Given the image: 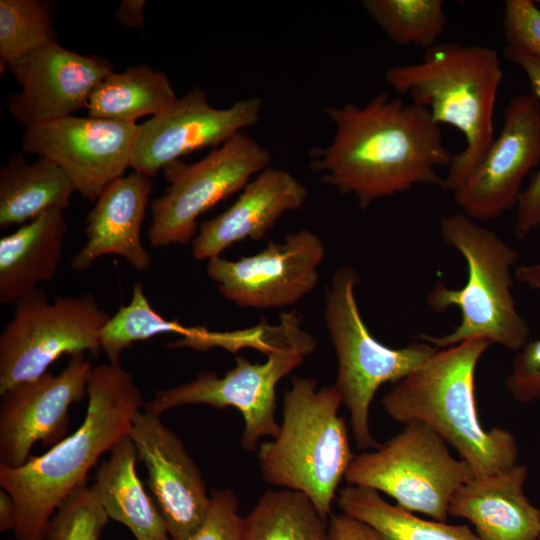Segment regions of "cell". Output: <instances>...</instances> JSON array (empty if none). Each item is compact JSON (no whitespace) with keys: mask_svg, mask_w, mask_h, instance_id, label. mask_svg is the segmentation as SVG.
Wrapping results in <instances>:
<instances>
[{"mask_svg":"<svg viewBox=\"0 0 540 540\" xmlns=\"http://www.w3.org/2000/svg\"><path fill=\"white\" fill-rule=\"evenodd\" d=\"M335 127L331 142L311 152L320 182L351 194L362 209L416 185L444 188L438 167L453 155L429 111L381 93L359 106L324 108Z\"/></svg>","mask_w":540,"mask_h":540,"instance_id":"6da1fadb","label":"cell"},{"mask_svg":"<svg viewBox=\"0 0 540 540\" xmlns=\"http://www.w3.org/2000/svg\"><path fill=\"white\" fill-rule=\"evenodd\" d=\"M87 411L79 428L45 453L11 468L0 464V486L16 507L17 540H45L48 523L66 497L86 483L100 456L128 435L144 407L132 373L120 363L93 367Z\"/></svg>","mask_w":540,"mask_h":540,"instance_id":"7a4b0ae2","label":"cell"},{"mask_svg":"<svg viewBox=\"0 0 540 540\" xmlns=\"http://www.w3.org/2000/svg\"><path fill=\"white\" fill-rule=\"evenodd\" d=\"M491 343L472 339L438 349L421 367L392 384L383 396L388 416L401 424L419 421L434 430L472 468L475 477L517 464L514 435L484 429L475 404V370Z\"/></svg>","mask_w":540,"mask_h":540,"instance_id":"3957f363","label":"cell"},{"mask_svg":"<svg viewBox=\"0 0 540 540\" xmlns=\"http://www.w3.org/2000/svg\"><path fill=\"white\" fill-rule=\"evenodd\" d=\"M503 76L497 50L459 42L437 43L425 51L420 63L386 71L384 78L392 89L426 108L439 125L457 128L466 140L448 166L444 189L453 192L461 186L492 145Z\"/></svg>","mask_w":540,"mask_h":540,"instance_id":"277c9868","label":"cell"},{"mask_svg":"<svg viewBox=\"0 0 540 540\" xmlns=\"http://www.w3.org/2000/svg\"><path fill=\"white\" fill-rule=\"evenodd\" d=\"M341 404L334 384L318 389L315 379L293 377L279 432L258 448L264 480L305 494L326 521L355 457L345 419L338 414Z\"/></svg>","mask_w":540,"mask_h":540,"instance_id":"5b68a950","label":"cell"},{"mask_svg":"<svg viewBox=\"0 0 540 540\" xmlns=\"http://www.w3.org/2000/svg\"><path fill=\"white\" fill-rule=\"evenodd\" d=\"M439 228L445 244L464 257L467 281L461 289L438 282L428 294L427 303L435 312L457 307L461 320L450 333H423L417 339L438 349L484 339L519 351L528 341L530 327L519 314L511 290V269L518 260L517 250L464 213L443 217Z\"/></svg>","mask_w":540,"mask_h":540,"instance_id":"8992f818","label":"cell"},{"mask_svg":"<svg viewBox=\"0 0 540 540\" xmlns=\"http://www.w3.org/2000/svg\"><path fill=\"white\" fill-rule=\"evenodd\" d=\"M358 281L351 267L335 271L326 287L324 320L338 360L334 385L349 412L356 446L368 451L380 445L369 426V410L378 389L417 370L438 348L419 339L403 348H390L375 339L355 299Z\"/></svg>","mask_w":540,"mask_h":540,"instance_id":"52a82bcc","label":"cell"},{"mask_svg":"<svg viewBox=\"0 0 540 540\" xmlns=\"http://www.w3.org/2000/svg\"><path fill=\"white\" fill-rule=\"evenodd\" d=\"M300 322L295 311L281 314L275 346L264 363L237 356L235 366L221 377L215 372L201 373L187 383L156 391L144 404V411L161 416L169 409L190 404L234 407L244 420L242 447L255 450L261 438L273 439L279 432L275 419L278 382L316 348L315 338L302 329Z\"/></svg>","mask_w":540,"mask_h":540,"instance_id":"ba28073f","label":"cell"},{"mask_svg":"<svg viewBox=\"0 0 540 540\" xmlns=\"http://www.w3.org/2000/svg\"><path fill=\"white\" fill-rule=\"evenodd\" d=\"M474 477L442 437L414 421L384 444L355 456L344 479L348 485L382 492L408 511L446 522L454 493Z\"/></svg>","mask_w":540,"mask_h":540,"instance_id":"9c48e42d","label":"cell"},{"mask_svg":"<svg viewBox=\"0 0 540 540\" xmlns=\"http://www.w3.org/2000/svg\"><path fill=\"white\" fill-rule=\"evenodd\" d=\"M110 317L90 293L50 301L37 289L17 301L0 335V395L44 375L62 355H97Z\"/></svg>","mask_w":540,"mask_h":540,"instance_id":"30bf717a","label":"cell"},{"mask_svg":"<svg viewBox=\"0 0 540 540\" xmlns=\"http://www.w3.org/2000/svg\"><path fill=\"white\" fill-rule=\"evenodd\" d=\"M271 162L269 150L244 131L195 163L177 160L166 166L163 173L169 185L151 203V246L192 242L199 230L198 218L242 190L253 176L271 167Z\"/></svg>","mask_w":540,"mask_h":540,"instance_id":"8fae6325","label":"cell"},{"mask_svg":"<svg viewBox=\"0 0 540 540\" xmlns=\"http://www.w3.org/2000/svg\"><path fill=\"white\" fill-rule=\"evenodd\" d=\"M325 246L318 235L301 229L269 242L256 254L237 260H208V277L229 301L258 310L283 308L311 293L319 281Z\"/></svg>","mask_w":540,"mask_h":540,"instance_id":"7c38bea8","label":"cell"},{"mask_svg":"<svg viewBox=\"0 0 540 540\" xmlns=\"http://www.w3.org/2000/svg\"><path fill=\"white\" fill-rule=\"evenodd\" d=\"M136 123L67 116L26 128L23 149L59 166L76 192L95 203L130 167Z\"/></svg>","mask_w":540,"mask_h":540,"instance_id":"4fadbf2b","label":"cell"},{"mask_svg":"<svg viewBox=\"0 0 540 540\" xmlns=\"http://www.w3.org/2000/svg\"><path fill=\"white\" fill-rule=\"evenodd\" d=\"M263 101L249 97L226 108L209 104L196 87L164 112L138 125L130 167L150 178L193 151L219 147L260 120Z\"/></svg>","mask_w":540,"mask_h":540,"instance_id":"5bb4252c","label":"cell"},{"mask_svg":"<svg viewBox=\"0 0 540 540\" xmlns=\"http://www.w3.org/2000/svg\"><path fill=\"white\" fill-rule=\"evenodd\" d=\"M540 163V101L517 95L503 111L502 127L454 200L473 220H490L518 204L525 176Z\"/></svg>","mask_w":540,"mask_h":540,"instance_id":"9a60e30c","label":"cell"},{"mask_svg":"<svg viewBox=\"0 0 540 540\" xmlns=\"http://www.w3.org/2000/svg\"><path fill=\"white\" fill-rule=\"evenodd\" d=\"M92 369L83 353L75 354L59 374L47 372L1 395L0 464L19 467L36 442L52 447L64 439L69 409L87 396Z\"/></svg>","mask_w":540,"mask_h":540,"instance_id":"2e32d148","label":"cell"},{"mask_svg":"<svg viewBox=\"0 0 540 540\" xmlns=\"http://www.w3.org/2000/svg\"><path fill=\"white\" fill-rule=\"evenodd\" d=\"M147 471V482L171 540H189L210 505L201 472L160 416L139 411L128 433Z\"/></svg>","mask_w":540,"mask_h":540,"instance_id":"e0dca14e","label":"cell"},{"mask_svg":"<svg viewBox=\"0 0 540 540\" xmlns=\"http://www.w3.org/2000/svg\"><path fill=\"white\" fill-rule=\"evenodd\" d=\"M21 85L8 98L12 117L26 128L71 116L113 72L109 60L83 56L52 42L7 68Z\"/></svg>","mask_w":540,"mask_h":540,"instance_id":"ac0fdd59","label":"cell"},{"mask_svg":"<svg viewBox=\"0 0 540 540\" xmlns=\"http://www.w3.org/2000/svg\"><path fill=\"white\" fill-rule=\"evenodd\" d=\"M307 197L306 186L290 172L273 167L263 170L228 209L201 223L192 241L193 257L208 261L235 243L263 239L286 212L301 208Z\"/></svg>","mask_w":540,"mask_h":540,"instance_id":"d6986e66","label":"cell"},{"mask_svg":"<svg viewBox=\"0 0 540 540\" xmlns=\"http://www.w3.org/2000/svg\"><path fill=\"white\" fill-rule=\"evenodd\" d=\"M152 190L151 178L136 171L108 185L86 218L87 241L73 256L72 268L84 271L102 256L118 255L134 269L147 270L151 258L141 229Z\"/></svg>","mask_w":540,"mask_h":540,"instance_id":"ffe728a7","label":"cell"},{"mask_svg":"<svg viewBox=\"0 0 540 540\" xmlns=\"http://www.w3.org/2000/svg\"><path fill=\"white\" fill-rule=\"evenodd\" d=\"M523 464L474 477L454 493L449 515L467 519L481 540H538L540 509L524 493Z\"/></svg>","mask_w":540,"mask_h":540,"instance_id":"44dd1931","label":"cell"},{"mask_svg":"<svg viewBox=\"0 0 540 540\" xmlns=\"http://www.w3.org/2000/svg\"><path fill=\"white\" fill-rule=\"evenodd\" d=\"M68 229L63 209H49L0 239V302L16 303L54 278Z\"/></svg>","mask_w":540,"mask_h":540,"instance_id":"7402d4cb","label":"cell"},{"mask_svg":"<svg viewBox=\"0 0 540 540\" xmlns=\"http://www.w3.org/2000/svg\"><path fill=\"white\" fill-rule=\"evenodd\" d=\"M138 457L129 435L124 436L101 462L93 484L109 516L136 540H171L164 518L136 472Z\"/></svg>","mask_w":540,"mask_h":540,"instance_id":"603a6c76","label":"cell"},{"mask_svg":"<svg viewBox=\"0 0 540 540\" xmlns=\"http://www.w3.org/2000/svg\"><path fill=\"white\" fill-rule=\"evenodd\" d=\"M74 192L69 176L52 161L27 163L11 156L0 170V227L29 222L52 208L64 210Z\"/></svg>","mask_w":540,"mask_h":540,"instance_id":"cb8c5ba5","label":"cell"},{"mask_svg":"<svg viewBox=\"0 0 540 540\" xmlns=\"http://www.w3.org/2000/svg\"><path fill=\"white\" fill-rule=\"evenodd\" d=\"M176 99L166 74L140 64L108 74L94 88L85 107L90 117L135 123L140 117L164 112Z\"/></svg>","mask_w":540,"mask_h":540,"instance_id":"d4e9b609","label":"cell"},{"mask_svg":"<svg viewBox=\"0 0 540 540\" xmlns=\"http://www.w3.org/2000/svg\"><path fill=\"white\" fill-rule=\"evenodd\" d=\"M337 504L342 513L369 525L384 540H481L467 525L422 519L370 488L347 485L339 489Z\"/></svg>","mask_w":540,"mask_h":540,"instance_id":"484cf974","label":"cell"},{"mask_svg":"<svg viewBox=\"0 0 540 540\" xmlns=\"http://www.w3.org/2000/svg\"><path fill=\"white\" fill-rule=\"evenodd\" d=\"M242 540H328L327 521L305 494L269 490L243 518Z\"/></svg>","mask_w":540,"mask_h":540,"instance_id":"4316f807","label":"cell"},{"mask_svg":"<svg viewBox=\"0 0 540 540\" xmlns=\"http://www.w3.org/2000/svg\"><path fill=\"white\" fill-rule=\"evenodd\" d=\"M204 329L202 326H185L161 316L145 296L142 283L136 282L129 304L121 306L102 328L100 346L110 363H119L122 352L136 342L174 333L181 336L174 341L175 345H180L199 337Z\"/></svg>","mask_w":540,"mask_h":540,"instance_id":"83f0119b","label":"cell"},{"mask_svg":"<svg viewBox=\"0 0 540 540\" xmlns=\"http://www.w3.org/2000/svg\"><path fill=\"white\" fill-rule=\"evenodd\" d=\"M442 0H364L362 7L387 38L426 50L437 44L447 18Z\"/></svg>","mask_w":540,"mask_h":540,"instance_id":"f1b7e54d","label":"cell"},{"mask_svg":"<svg viewBox=\"0 0 540 540\" xmlns=\"http://www.w3.org/2000/svg\"><path fill=\"white\" fill-rule=\"evenodd\" d=\"M52 42L56 39L48 4L39 0L0 1L2 70Z\"/></svg>","mask_w":540,"mask_h":540,"instance_id":"f546056e","label":"cell"},{"mask_svg":"<svg viewBox=\"0 0 540 540\" xmlns=\"http://www.w3.org/2000/svg\"><path fill=\"white\" fill-rule=\"evenodd\" d=\"M109 519L94 486L85 483L57 508L48 523L45 540H100Z\"/></svg>","mask_w":540,"mask_h":540,"instance_id":"4dcf8cb0","label":"cell"},{"mask_svg":"<svg viewBox=\"0 0 540 540\" xmlns=\"http://www.w3.org/2000/svg\"><path fill=\"white\" fill-rule=\"evenodd\" d=\"M515 277L521 283L540 291V264L517 267ZM505 385L516 402L527 404L540 399V338L527 341L518 351Z\"/></svg>","mask_w":540,"mask_h":540,"instance_id":"1f68e13d","label":"cell"},{"mask_svg":"<svg viewBox=\"0 0 540 540\" xmlns=\"http://www.w3.org/2000/svg\"><path fill=\"white\" fill-rule=\"evenodd\" d=\"M504 58L525 72L530 83L531 94L540 101V58L520 50L505 47ZM540 227V170L534 173L529 184L522 190L515 220V236L524 239Z\"/></svg>","mask_w":540,"mask_h":540,"instance_id":"d6a6232c","label":"cell"},{"mask_svg":"<svg viewBox=\"0 0 540 540\" xmlns=\"http://www.w3.org/2000/svg\"><path fill=\"white\" fill-rule=\"evenodd\" d=\"M242 536L243 517L235 493L212 489L207 513L189 540H242Z\"/></svg>","mask_w":540,"mask_h":540,"instance_id":"836d02e7","label":"cell"},{"mask_svg":"<svg viewBox=\"0 0 540 540\" xmlns=\"http://www.w3.org/2000/svg\"><path fill=\"white\" fill-rule=\"evenodd\" d=\"M506 46L540 58V8L532 0H507L503 12Z\"/></svg>","mask_w":540,"mask_h":540,"instance_id":"e575fe53","label":"cell"},{"mask_svg":"<svg viewBox=\"0 0 540 540\" xmlns=\"http://www.w3.org/2000/svg\"><path fill=\"white\" fill-rule=\"evenodd\" d=\"M328 540H384L369 525L345 514H331L327 521Z\"/></svg>","mask_w":540,"mask_h":540,"instance_id":"d590c367","label":"cell"},{"mask_svg":"<svg viewBox=\"0 0 540 540\" xmlns=\"http://www.w3.org/2000/svg\"><path fill=\"white\" fill-rule=\"evenodd\" d=\"M145 3L144 0H123L114 12L116 20L126 27H141Z\"/></svg>","mask_w":540,"mask_h":540,"instance_id":"8d00e7d4","label":"cell"},{"mask_svg":"<svg viewBox=\"0 0 540 540\" xmlns=\"http://www.w3.org/2000/svg\"><path fill=\"white\" fill-rule=\"evenodd\" d=\"M16 525V507L11 495L0 491V531H14Z\"/></svg>","mask_w":540,"mask_h":540,"instance_id":"74e56055","label":"cell"},{"mask_svg":"<svg viewBox=\"0 0 540 540\" xmlns=\"http://www.w3.org/2000/svg\"><path fill=\"white\" fill-rule=\"evenodd\" d=\"M536 3H537V5H538V6H539V8H540V0H539V1H537Z\"/></svg>","mask_w":540,"mask_h":540,"instance_id":"f35d334b","label":"cell"},{"mask_svg":"<svg viewBox=\"0 0 540 540\" xmlns=\"http://www.w3.org/2000/svg\"><path fill=\"white\" fill-rule=\"evenodd\" d=\"M538 540H540V538Z\"/></svg>","mask_w":540,"mask_h":540,"instance_id":"ab89813d","label":"cell"},{"mask_svg":"<svg viewBox=\"0 0 540 540\" xmlns=\"http://www.w3.org/2000/svg\"><path fill=\"white\" fill-rule=\"evenodd\" d=\"M539 509H540V507H539Z\"/></svg>","mask_w":540,"mask_h":540,"instance_id":"60d3db41","label":"cell"}]
</instances>
